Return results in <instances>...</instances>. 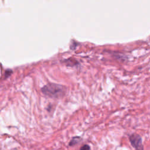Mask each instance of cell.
<instances>
[{"label":"cell","mask_w":150,"mask_h":150,"mask_svg":"<svg viewBox=\"0 0 150 150\" xmlns=\"http://www.w3.org/2000/svg\"><path fill=\"white\" fill-rule=\"evenodd\" d=\"M66 91V88L64 86L54 83L47 84L42 88V92L43 94L54 98L62 97L65 94Z\"/></svg>","instance_id":"obj_1"},{"label":"cell","mask_w":150,"mask_h":150,"mask_svg":"<svg viewBox=\"0 0 150 150\" xmlns=\"http://www.w3.org/2000/svg\"><path fill=\"white\" fill-rule=\"evenodd\" d=\"M129 139L132 146L136 150H144L142 138L139 135L137 134H132L129 136Z\"/></svg>","instance_id":"obj_2"},{"label":"cell","mask_w":150,"mask_h":150,"mask_svg":"<svg viewBox=\"0 0 150 150\" xmlns=\"http://www.w3.org/2000/svg\"><path fill=\"white\" fill-rule=\"evenodd\" d=\"M81 140V138L80 137H73L71 140L69 142V145L70 146H73L74 145L76 144H77V143H79Z\"/></svg>","instance_id":"obj_3"},{"label":"cell","mask_w":150,"mask_h":150,"mask_svg":"<svg viewBox=\"0 0 150 150\" xmlns=\"http://www.w3.org/2000/svg\"><path fill=\"white\" fill-rule=\"evenodd\" d=\"M80 150H91V148L88 145L85 144L80 148Z\"/></svg>","instance_id":"obj_4"}]
</instances>
